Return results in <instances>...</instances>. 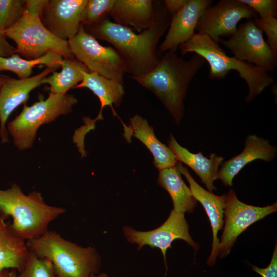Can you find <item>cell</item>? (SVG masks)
I'll return each mask as SVG.
<instances>
[{"label": "cell", "mask_w": 277, "mask_h": 277, "mask_svg": "<svg viewBox=\"0 0 277 277\" xmlns=\"http://www.w3.org/2000/svg\"><path fill=\"white\" fill-rule=\"evenodd\" d=\"M154 17L150 27L135 33L131 28L117 25L108 17L85 30L96 39L109 43L123 59L131 77L144 75L159 64V42L168 29L171 17L163 1H154Z\"/></svg>", "instance_id": "cell-1"}, {"label": "cell", "mask_w": 277, "mask_h": 277, "mask_svg": "<svg viewBox=\"0 0 277 277\" xmlns=\"http://www.w3.org/2000/svg\"><path fill=\"white\" fill-rule=\"evenodd\" d=\"M206 62L196 53L185 60L176 51L169 50L161 55L158 65L150 72L132 78L151 91L178 124L184 115V99L190 83Z\"/></svg>", "instance_id": "cell-2"}, {"label": "cell", "mask_w": 277, "mask_h": 277, "mask_svg": "<svg viewBox=\"0 0 277 277\" xmlns=\"http://www.w3.org/2000/svg\"><path fill=\"white\" fill-rule=\"evenodd\" d=\"M65 211L63 207L46 204L39 192L25 194L16 183L8 189H0V214L5 219L12 218V223H8L9 229L25 241L40 236Z\"/></svg>", "instance_id": "cell-3"}, {"label": "cell", "mask_w": 277, "mask_h": 277, "mask_svg": "<svg viewBox=\"0 0 277 277\" xmlns=\"http://www.w3.org/2000/svg\"><path fill=\"white\" fill-rule=\"evenodd\" d=\"M26 243L29 251L51 263L57 277H91L98 273L101 260L94 247H82L48 230Z\"/></svg>", "instance_id": "cell-4"}, {"label": "cell", "mask_w": 277, "mask_h": 277, "mask_svg": "<svg viewBox=\"0 0 277 277\" xmlns=\"http://www.w3.org/2000/svg\"><path fill=\"white\" fill-rule=\"evenodd\" d=\"M179 47L182 56L193 53L203 57L209 65V78L211 80L223 79L231 70L237 71L248 87V94L245 97L247 103L251 102L274 81L273 77L263 69L227 55L219 44L207 35L195 33Z\"/></svg>", "instance_id": "cell-5"}, {"label": "cell", "mask_w": 277, "mask_h": 277, "mask_svg": "<svg viewBox=\"0 0 277 277\" xmlns=\"http://www.w3.org/2000/svg\"><path fill=\"white\" fill-rule=\"evenodd\" d=\"M44 1H26L23 15L3 32L4 35L15 42L16 53L26 60L39 58L50 51L58 53L63 58L75 57L68 42L54 36L42 24L39 14Z\"/></svg>", "instance_id": "cell-6"}, {"label": "cell", "mask_w": 277, "mask_h": 277, "mask_svg": "<svg viewBox=\"0 0 277 277\" xmlns=\"http://www.w3.org/2000/svg\"><path fill=\"white\" fill-rule=\"evenodd\" d=\"M77 102L73 95L50 92L45 100H39L30 106L24 105L21 112L7 126L14 145L21 151L31 148L41 125L53 122L60 115L69 114Z\"/></svg>", "instance_id": "cell-7"}, {"label": "cell", "mask_w": 277, "mask_h": 277, "mask_svg": "<svg viewBox=\"0 0 277 277\" xmlns=\"http://www.w3.org/2000/svg\"><path fill=\"white\" fill-rule=\"evenodd\" d=\"M67 42L75 58L84 64L90 72L123 84L125 65L114 48L101 45L96 38L86 32L82 24L76 35Z\"/></svg>", "instance_id": "cell-8"}, {"label": "cell", "mask_w": 277, "mask_h": 277, "mask_svg": "<svg viewBox=\"0 0 277 277\" xmlns=\"http://www.w3.org/2000/svg\"><path fill=\"white\" fill-rule=\"evenodd\" d=\"M220 43L230 50L236 58L267 72L276 67L277 53L264 40L263 31L252 19L241 24L227 40L221 39Z\"/></svg>", "instance_id": "cell-9"}, {"label": "cell", "mask_w": 277, "mask_h": 277, "mask_svg": "<svg viewBox=\"0 0 277 277\" xmlns=\"http://www.w3.org/2000/svg\"><path fill=\"white\" fill-rule=\"evenodd\" d=\"M257 15L240 0H221L204 10L197 23L196 33L207 35L219 44L220 37L230 36L236 31L241 19H252Z\"/></svg>", "instance_id": "cell-10"}, {"label": "cell", "mask_w": 277, "mask_h": 277, "mask_svg": "<svg viewBox=\"0 0 277 277\" xmlns=\"http://www.w3.org/2000/svg\"><path fill=\"white\" fill-rule=\"evenodd\" d=\"M276 211V202L263 207L249 205L238 200L230 189L226 195L225 226L219 242L220 258L229 253L238 237L249 226Z\"/></svg>", "instance_id": "cell-11"}, {"label": "cell", "mask_w": 277, "mask_h": 277, "mask_svg": "<svg viewBox=\"0 0 277 277\" xmlns=\"http://www.w3.org/2000/svg\"><path fill=\"white\" fill-rule=\"evenodd\" d=\"M124 235L128 242L136 244L140 250L145 245L159 248L163 255L166 270V251L171 248V243L176 239L186 242L195 250L199 246L192 239L189 226L184 214L172 210L166 221L159 227L148 231H140L129 226L123 228Z\"/></svg>", "instance_id": "cell-12"}, {"label": "cell", "mask_w": 277, "mask_h": 277, "mask_svg": "<svg viewBox=\"0 0 277 277\" xmlns=\"http://www.w3.org/2000/svg\"><path fill=\"white\" fill-rule=\"evenodd\" d=\"M88 0H45L39 17L57 38L68 41L77 33Z\"/></svg>", "instance_id": "cell-13"}, {"label": "cell", "mask_w": 277, "mask_h": 277, "mask_svg": "<svg viewBox=\"0 0 277 277\" xmlns=\"http://www.w3.org/2000/svg\"><path fill=\"white\" fill-rule=\"evenodd\" d=\"M56 69L46 67L41 73L27 78L3 77L0 86V136L2 143L8 142L6 123L9 115L19 105L26 104L32 90L42 85V80Z\"/></svg>", "instance_id": "cell-14"}, {"label": "cell", "mask_w": 277, "mask_h": 277, "mask_svg": "<svg viewBox=\"0 0 277 277\" xmlns=\"http://www.w3.org/2000/svg\"><path fill=\"white\" fill-rule=\"evenodd\" d=\"M212 0H187L183 8L171 18L168 32L158 48L161 55L169 50L176 51L182 44L195 33V28L204 10L213 3Z\"/></svg>", "instance_id": "cell-15"}, {"label": "cell", "mask_w": 277, "mask_h": 277, "mask_svg": "<svg viewBox=\"0 0 277 277\" xmlns=\"http://www.w3.org/2000/svg\"><path fill=\"white\" fill-rule=\"evenodd\" d=\"M175 166L188 181L192 195L202 205L208 216L212 230L213 240L211 251L207 263L210 266H213L219 255L220 240L217 234L224 224L226 194L217 195L206 190L195 182L187 168L184 167L180 162L177 163Z\"/></svg>", "instance_id": "cell-16"}, {"label": "cell", "mask_w": 277, "mask_h": 277, "mask_svg": "<svg viewBox=\"0 0 277 277\" xmlns=\"http://www.w3.org/2000/svg\"><path fill=\"white\" fill-rule=\"evenodd\" d=\"M276 154V148L270 145L268 140L255 134L249 135L246 138L243 151L222 163L216 180H220L225 186L231 187L234 177L249 163L256 160L270 162L274 159Z\"/></svg>", "instance_id": "cell-17"}, {"label": "cell", "mask_w": 277, "mask_h": 277, "mask_svg": "<svg viewBox=\"0 0 277 277\" xmlns=\"http://www.w3.org/2000/svg\"><path fill=\"white\" fill-rule=\"evenodd\" d=\"M83 81L74 88H87L90 89L98 98L101 103L100 111L94 120L89 117L83 118L84 125L81 127L85 133L93 130L95 123L103 119L102 111L106 106H110L114 115H117L113 106L119 107L125 93L123 84L118 81L106 78L95 72H83Z\"/></svg>", "instance_id": "cell-18"}, {"label": "cell", "mask_w": 277, "mask_h": 277, "mask_svg": "<svg viewBox=\"0 0 277 277\" xmlns=\"http://www.w3.org/2000/svg\"><path fill=\"white\" fill-rule=\"evenodd\" d=\"M124 135L128 142L132 136L141 141L152 153L154 165L159 171L173 167L178 163L173 151L156 138L152 127L141 116L136 114L130 119V125Z\"/></svg>", "instance_id": "cell-19"}, {"label": "cell", "mask_w": 277, "mask_h": 277, "mask_svg": "<svg viewBox=\"0 0 277 277\" xmlns=\"http://www.w3.org/2000/svg\"><path fill=\"white\" fill-rule=\"evenodd\" d=\"M152 0H115L109 16L113 23L141 33L148 29L154 17Z\"/></svg>", "instance_id": "cell-20"}, {"label": "cell", "mask_w": 277, "mask_h": 277, "mask_svg": "<svg viewBox=\"0 0 277 277\" xmlns=\"http://www.w3.org/2000/svg\"><path fill=\"white\" fill-rule=\"evenodd\" d=\"M168 147L175 155L177 161L184 163L193 170L209 191L216 190L213 183L216 180L219 167L223 162V157L212 153L207 158L201 151L197 153H191L181 146L171 134Z\"/></svg>", "instance_id": "cell-21"}, {"label": "cell", "mask_w": 277, "mask_h": 277, "mask_svg": "<svg viewBox=\"0 0 277 277\" xmlns=\"http://www.w3.org/2000/svg\"><path fill=\"white\" fill-rule=\"evenodd\" d=\"M0 214V271L14 269L19 272L29 254L26 241L13 234Z\"/></svg>", "instance_id": "cell-22"}, {"label": "cell", "mask_w": 277, "mask_h": 277, "mask_svg": "<svg viewBox=\"0 0 277 277\" xmlns=\"http://www.w3.org/2000/svg\"><path fill=\"white\" fill-rule=\"evenodd\" d=\"M176 166L160 171L157 183L169 193L173 204V210L185 213H192L197 201L184 183Z\"/></svg>", "instance_id": "cell-23"}, {"label": "cell", "mask_w": 277, "mask_h": 277, "mask_svg": "<svg viewBox=\"0 0 277 277\" xmlns=\"http://www.w3.org/2000/svg\"><path fill=\"white\" fill-rule=\"evenodd\" d=\"M62 70L44 77L42 84H47L50 92L65 94L71 88L76 86L83 80V72H90L87 67L75 57L63 58L61 63Z\"/></svg>", "instance_id": "cell-24"}, {"label": "cell", "mask_w": 277, "mask_h": 277, "mask_svg": "<svg viewBox=\"0 0 277 277\" xmlns=\"http://www.w3.org/2000/svg\"><path fill=\"white\" fill-rule=\"evenodd\" d=\"M63 57L56 52L50 51L44 56L32 60H25L15 53L9 57H0V71L7 70L16 74L19 79L30 77L33 68L39 65L47 67L61 68Z\"/></svg>", "instance_id": "cell-25"}, {"label": "cell", "mask_w": 277, "mask_h": 277, "mask_svg": "<svg viewBox=\"0 0 277 277\" xmlns=\"http://www.w3.org/2000/svg\"><path fill=\"white\" fill-rule=\"evenodd\" d=\"M115 0H88L82 18L84 27L96 25L108 17Z\"/></svg>", "instance_id": "cell-26"}, {"label": "cell", "mask_w": 277, "mask_h": 277, "mask_svg": "<svg viewBox=\"0 0 277 277\" xmlns=\"http://www.w3.org/2000/svg\"><path fill=\"white\" fill-rule=\"evenodd\" d=\"M16 277H57L51 263L47 259L38 256L29 251V254L23 268Z\"/></svg>", "instance_id": "cell-27"}, {"label": "cell", "mask_w": 277, "mask_h": 277, "mask_svg": "<svg viewBox=\"0 0 277 277\" xmlns=\"http://www.w3.org/2000/svg\"><path fill=\"white\" fill-rule=\"evenodd\" d=\"M26 5L24 0H0V31L9 29L24 14Z\"/></svg>", "instance_id": "cell-28"}, {"label": "cell", "mask_w": 277, "mask_h": 277, "mask_svg": "<svg viewBox=\"0 0 277 277\" xmlns=\"http://www.w3.org/2000/svg\"><path fill=\"white\" fill-rule=\"evenodd\" d=\"M256 26L264 31L267 36V43L277 53V19L274 17L261 18L258 16L252 19Z\"/></svg>", "instance_id": "cell-29"}, {"label": "cell", "mask_w": 277, "mask_h": 277, "mask_svg": "<svg viewBox=\"0 0 277 277\" xmlns=\"http://www.w3.org/2000/svg\"><path fill=\"white\" fill-rule=\"evenodd\" d=\"M254 10L261 18H276L277 1L276 0H240Z\"/></svg>", "instance_id": "cell-30"}, {"label": "cell", "mask_w": 277, "mask_h": 277, "mask_svg": "<svg viewBox=\"0 0 277 277\" xmlns=\"http://www.w3.org/2000/svg\"><path fill=\"white\" fill-rule=\"evenodd\" d=\"M252 270L262 277H277V246L275 244L272 258L269 265L265 268L251 265Z\"/></svg>", "instance_id": "cell-31"}, {"label": "cell", "mask_w": 277, "mask_h": 277, "mask_svg": "<svg viewBox=\"0 0 277 277\" xmlns=\"http://www.w3.org/2000/svg\"><path fill=\"white\" fill-rule=\"evenodd\" d=\"M6 38L0 31V57H9L16 53V48L8 42Z\"/></svg>", "instance_id": "cell-32"}, {"label": "cell", "mask_w": 277, "mask_h": 277, "mask_svg": "<svg viewBox=\"0 0 277 277\" xmlns=\"http://www.w3.org/2000/svg\"><path fill=\"white\" fill-rule=\"evenodd\" d=\"M186 1L187 0L164 1L166 10L171 18L183 8Z\"/></svg>", "instance_id": "cell-33"}, {"label": "cell", "mask_w": 277, "mask_h": 277, "mask_svg": "<svg viewBox=\"0 0 277 277\" xmlns=\"http://www.w3.org/2000/svg\"><path fill=\"white\" fill-rule=\"evenodd\" d=\"M16 272L14 269H5L0 271V277H16Z\"/></svg>", "instance_id": "cell-34"}, {"label": "cell", "mask_w": 277, "mask_h": 277, "mask_svg": "<svg viewBox=\"0 0 277 277\" xmlns=\"http://www.w3.org/2000/svg\"><path fill=\"white\" fill-rule=\"evenodd\" d=\"M91 277H108V275L105 273H100L94 274Z\"/></svg>", "instance_id": "cell-35"}, {"label": "cell", "mask_w": 277, "mask_h": 277, "mask_svg": "<svg viewBox=\"0 0 277 277\" xmlns=\"http://www.w3.org/2000/svg\"><path fill=\"white\" fill-rule=\"evenodd\" d=\"M2 81H3V77L2 75H0V86L2 84Z\"/></svg>", "instance_id": "cell-36"}]
</instances>
